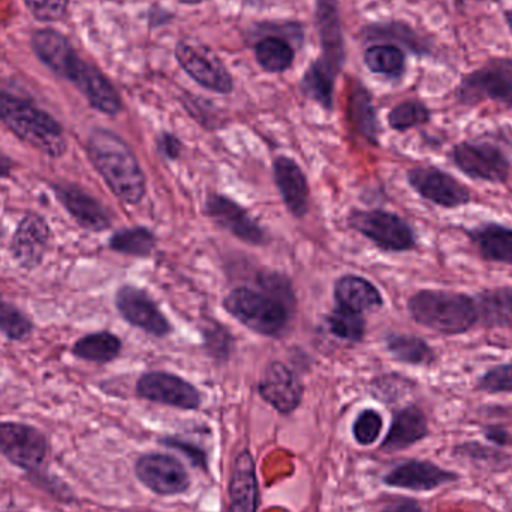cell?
<instances>
[{"instance_id":"cell-1","label":"cell","mask_w":512,"mask_h":512,"mask_svg":"<svg viewBox=\"0 0 512 512\" xmlns=\"http://www.w3.org/2000/svg\"><path fill=\"white\" fill-rule=\"evenodd\" d=\"M30 47L36 59L57 77L69 81L90 107L107 116L122 111V98L116 87L98 66L78 54L68 36L53 27H42L32 33Z\"/></svg>"},{"instance_id":"cell-2","label":"cell","mask_w":512,"mask_h":512,"mask_svg":"<svg viewBox=\"0 0 512 512\" xmlns=\"http://www.w3.org/2000/svg\"><path fill=\"white\" fill-rule=\"evenodd\" d=\"M87 153L93 167L120 200L138 204L146 194V177L128 144L108 129L90 134Z\"/></svg>"},{"instance_id":"cell-3","label":"cell","mask_w":512,"mask_h":512,"mask_svg":"<svg viewBox=\"0 0 512 512\" xmlns=\"http://www.w3.org/2000/svg\"><path fill=\"white\" fill-rule=\"evenodd\" d=\"M0 122L24 143L51 158H60L68 149L62 125L51 114L5 90H0Z\"/></svg>"},{"instance_id":"cell-4","label":"cell","mask_w":512,"mask_h":512,"mask_svg":"<svg viewBox=\"0 0 512 512\" xmlns=\"http://www.w3.org/2000/svg\"><path fill=\"white\" fill-rule=\"evenodd\" d=\"M412 319L445 336L468 333L478 324L474 297L444 289H421L408 301Z\"/></svg>"},{"instance_id":"cell-5","label":"cell","mask_w":512,"mask_h":512,"mask_svg":"<svg viewBox=\"0 0 512 512\" xmlns=\"http://www.w3.org/2000/svg\"><path fill=\"white\" fill-rule=\"evenodd\" d=\"M224 306L237 321L262 336H277L288 325V304L267 292L233 289L225 298Z\"/></svg>"},{"instance_id":"cell-6","label":"cell","mask_w":512,"mask_h":512,"mask_svg":"<svg viewBox=\"0 0 512 512\" xmlns=\"http://www.w3.org/2000/svg\"><path fill=\"white\" fill-rule=\"evenodd\" d=\"M456 99L466 107L486 101L512 107V57H492L460 81Z\"/></svg>"},{"instance_id":"cell-7","label":"cell","mask_w":512,"mask_h":512,"mask_svg":"<svg viewBox=\"0 0 512 512\" xmlns=\"http://www.w3.org/2000/svg\"><path fill=\"white\" fill-rule=\"evenodd\" d=\"M174 57L180 68L198 86L219 95H230L233 92L234 81L230 71L219 59L218 54L207 45L189 41V39H180L174 48Z\"/></svg>"},{"instance_id":"cell-8","label":"cell","mask_w":512,"mask_h":512,"mask_svg":"<svg viewBox=\"0 0 512 512\" xmlns=\"http://www.w3.org/2000/svg\"><path fill=\"white\" fill-rule=\"evenodd\" d=\"M457 170L477 182L504 185L510 180L512 164L507 153L487 141H463L451 150Z\"/></svg>"},{"instance_id":"cell-9","label":"cell","mask_w":512,"mask_h":512,"mask_svg":"<svg viewBox=\"0 0 512 512\" xmlns=\"http://www.w3.org/2000/svg\"><path fill=\"white\" fill-rule=\"evenodd\" d=\"M349 224L358 233L387 252H408L417 248V237L408 222L384 210H355Z\"/></svg>"},{"instance_id":"cell-10","label":"cell","mask_w":512,"mask_h":512,"mask_svg":"<svg viewBox=\"0 0 512 512\" xmlns=\"http://www.w3.org/2000/svg\"><path fill=\"white\" fill-rule=\"evenodd\" d=\"M315 27L321 42V56L313 60V63L337 78L346 63L345 33L339 0H316Z\"/></svg>"},{"instance_id":"cell-11","label":"cell","mask_w":512,"mask_h":512,"mask_svg":"<svg viewBox=\"0 0 512 512\" xmlns=\"http://www.w3.org/2000/svg\"><path fill=\"white\" fill-rule=\"evenodd\" d=\"M408 183L421 198L444 209H459L471 203V191L441 168H414L408 173Z\"/></svg>"},{"instance_id":"cell-12","label":"cell","mask_w":512,"mask_h":512,"mask_svg":"<svg viewBox=\"0 0 512 512\" xmlns=\"http://www.w3.org/2000/svg\"><path fill=\"white\" fill-rule=\"evenodd\" d=\"M47 438L35 427L0 423V454L24 471H35L47 457Z\"/></svg>"},{"instance_id":"cell-13","label":"cell","mask_w":512,"mask_h":512,"mask_svg":"<svg viewBox=\"0 0 512 512\" xmlns=\"http://www.w3.org/2000/svg\"><path fill=\"white\" fill-rule=\"evenodd\" d=\"M138 480L156 495H182L191 486V478L182 463L167 454H146L137 460Z\"/></svg>"},{"instance_id":"cell-14","label":"cell","mask_w":512,"mask_h":512,"mask_svg":"<svg viewBox=\"0 0 512 512\" xmlns=\"http://www.w3.org/2000/svg\"><path fill=\"white\" fill-rule=\"evenodd\" d=\"M137 393L141 399L186 411H194L201 405V396L197 388L171 373H146L137 382Z\"/></svg>"},{"instance_id":"cell-15","label":"cell","mask_w":512,"mask_h":512,"mask_svg":"<svg viewBox=\"0 0 512 512\" xmlns=\"http://www.w3.org/2000/svg\"><path fill=\"white\" fill-rule=\"evenodd\" d=\"M116 306L129 324L153 336H167L171 331L170 322L143 289L131 285L122 286L117 291Z\"/></svg>"},{"instance_id":"cell-16","label":"cell","mask_w":512,"mask_h":512,"mask_svg":"<svg viewBox=\"0 0 512 512\" xmlns=\"http://www.w3.org/2000/svg\"><path fill=\"white\" fill-rule=\"evenodd\" d=\"M259 396L280 414H291L303 400V385L289 367L271 363L265 367L258 384Z\"/></svg>"},{"instance_id":"cell-17","label":"cell","mask_w":512,"mask_h":512,"mask_svg":"<svg viewBox=\"0 0 512 512\" xmlns=\"http://www.w3.org/2000/svg\"><path fill=\"white\" fill-rule=\"evenodd\" d=\"M459 474L439 468L432 462L409 460L388 472L384 483L394 489L412 490V492H432L459 480Z\"/></svg>"},{"instance_id":"cell-18","label":"cell","mask_w":512,"mask_h":512,"mask_svg":"<svg viewBox=\"0 0 512 512\" xmlns=\"http://www.w3.org/2000/svg\"><path fill=\"white\" fill-rule=\"evenodd\" d=\"M50 239V228L44 218L35 213L24 216L12 237V256L21 267L33 270L41 264L47 254Z\"/></svg>"},{"instance_id":"cell-19","label":"cell","mask_w":512,"mask_h":512,"mask_svg":"<svg viewBox=\"0 0 512 512\" xmlns=\"http://www.w3.org/2000/svg\"><path fill=\"white\" fill-rule=\"evenodd\" d=\"M207 213L210 218L221 225L225 230L230 231L234 236L239 237L243 242L251 245H262L265 242L264 231L259 228L254 219L249 216L243 207L234 201L228 200L222 195H210L206 204Z\"/></svg>"},{"instance_id":"cell-20","label":"cell","mask_w":512,"mask_h":512,"mask_svg":"<svg viewBox=\"0 0 512 512\" xmlns=\"http://www.w3.org/2000/svg\"><path fill=\"white\" fill-rule=\"evenodd\" d=\"M53 189L57 200L65 206L81 227L96 233L110 228V215L92 195L74 185H54Z\"/></svg>"},{"instance_id":"cell-21","label":"cell","mask_w":512,"mask_h":512,"mask_svg":"<svg viewBox=\"0 0 512 512\" xmlns=\"http://www.w3.org/2000/svg\"><path fill=\"white\" fill-rule=\"evenodd\" d=\"M228 495L230 512H258V478L251 451H242L234 459Z\"/></svg>"},{"instance_id":"cell-22","label":"cell","mask_w":512,"mask_h":512,"mask_svg":"<svg viewBox=\"0 0 512 512\" xmlns=\"http://www.w3.org/2000/svg\"><path fill=\"white\" fill-rule=\"evenodd\" d=\"M274 182L289 212L303 218L309 207V186L297 162L286 156L277 158L274 161Z\"/></svg>"},{"instance_id":"cell-23","label":"cell","mask_w":512,"mask_h":512,"mask_svg":"<svg viewBox=\"0 0 512 512\" xmlns=\"http://www.w3.org/2000/svg\"><path fill=\"white\" fill-rule=\"evenodd\" d=\"M429 436V423L418 406H406L394 415L390 430L382 442L385 453H397L418 444Z\"/></svg>"},{"instance_id":"cell-24","label":"cell","mask_w":512,"mask_h":512,"mask_svg":"<svg viewBox=\"0 0 512 512\" xmlns=\"http://www.w3.org/2000/svg\"><path fill=\"white\" fill-rule=\"evenodd\" d=\"M481 258L498 264L512 265V228L496 222H484L466 230Z\"/></svg>"},{"instance_id":"cell-25","label":"cell","mask_w":512,"mask_h":512,"mask_svg":"<svg viewBox=\"0 0 512 512\" xmlns=\"http://www.w3.org/2000/svg\"><path fill=\"white\" fill-rule=\"evenodd\" d=\"M478 309V324L486 328H512V288L484 289L475 297Z\"/></svg>"},{"instance_id":"cell-26","label":"cell","mask_w":512,"mask_h":512,"mask_svg":"<svg viewBox=\"0 0 512 512\" xmlns=\"http://www.w3.org/2000/svg\"><path fill=\"white\" fill-rule=\"evenodd\" d=\"M334 298L340 307L358 313L379 309L384 303L378 288L360 276H345L337 280Z\"/></svg>"},{"instance_id":"cell-27","label":"cell","mask_w":512,"mask_h":512,"mask_svg":"<svg viewBox=\"0 0 512 512\" xmlns=\"http://www.w3.org/2000/svg\"><path fill=\"white\" fill-rule=\"evenodd\" d=\"M348 111L349 119L358 134L366 138L369 143L378 144V116H376L369 90L360 81H355L352 84L351 92H349Z\"/></svg>"},{"instance_id":"cell-28","label":"cell","mask_w":512,"mask_h":512,"mask_svg":"<svg viewBox=\"0 0 512 512\" xmlns=\"http://www.w3.org/2000/svg\"><path fill=\"white\" fill-rule=\"evenodd\" d=\"M254 53L256 63L268 74H282L294 65V47L282 36L268 35L259 39Z\"/></svg>"},{"instance_id":"cell-29","label":"cell","mask_w":512,"mask_h":512,"mask_svg":"<svg viewBox=\"0 0 512 512\" xmlns=\"http://www.w3.org/2000/svg\"><path fill=\"white\" fill-rule=\"evenodd\" d=\"M364 65L372 74L399 80L406 69V56L394 44H376L364 51Z\"/></svg>"},{"instance_id":"cell-30","label":"cell","mask_w":512,"mask_h":512,"mask_svg":"<svg viewBox=\"0 0 512 512\" xmlns=\"http://www.w3.org/2000/svg\"><path fill=\"white\" fill-rule=\"evenodd\" d=\"M385 343L390 354L400 363L411 366H430L435 363V351L421 337L412 334H390Z\"/></svg>"},{"instance_id":"cell-31","label":"cell","mask_w":512,"mask_h":512,"mask_svg":"<svg viewBox=\"0 0 512 512\" xmlns=\"http://www.w3.org/2000/svg\"><path fill=\"white\" fill-rule=\"evenodd\" d=\"M120 349H122V342L119 337L102 331V333L81 337L72 348V354L92 363H108L120 354Z\"/></svg>"},{"instance_id":"cell-32","label":"cell","mask_w":512,"mask_h":512,"mask_svg":"<svg viewBox=\"0 0 512 512\" xmlns=\"http://www.w3.org/2000/svg\"><path fill=\"white\" fill-rule=\"evenodd\" d=\"M336 77L328 74L324 69L319 68L315 63H310L309 68L304 72L301 78V90L304 96L318 102L325 110H333L334 86H336Z\"/></svg>"},{"instance_id":"cell-33","label":"cell","mask_w":512,"mask_h":512,"mask_svg":"<svg viewBox=\"0 0 512 512\" xmlns=\"http://www.w3.org/2000/svg\"><path fill=\"white\" fill-rule=\"evenodd\" d=\"M363 33H366L367 39H391V41L400 42L418 56L429 53V47L424 39L405 23L396 21V23L372 24L366 27Z\"/></svg>"},{"instance_id":"cell-34","label":"cell","mask_w":512,"mask_h":512,"mask_svg":"<svg viewBox=\"0 0 512 512\" xmlns=\"http://www.w3.org/2000/svg\"><path fill=\"white\" fill-rule=\"evenodd\" d=\"M156 246V237L147 228H128L117 231L110 239V248L120 254L149 256Z\"/></svg>"},{"instance_id":"cell-35","label":"cell","mask_w":512,"mask_h":512,"mask_svg":"<svg viewBox=\"0 0 512 512\" xmlns=\"http://www.w3.org/2000/svg\"><path fill=\"white\" fill-rule=\"evenodd\" d=\"M454 456L468 460L477 468L489 469V471H502L505 466L510 465V457L505 456L495 448L486 447L480 442H465L454 448Z\"/></svg>"},{"instance_id":"cell-36","label":"cell","mask_w":512,"mask_h":512,"mask_svg":"<svg viewBox=\"0 0 512 512\" xmlns=\"http://www.w3.org/2000/svg\"><path fill=\"white\" fill-rule=\"evenodd\" d=\"M328 327L334 336L349 342H360L366 331V321L363 316L354 310L337 307L327 318Z\"/></svg>"},{"instance_id":"cell-37","label":"cell","mask_w":512,"mask_h":512,"mask_svg":"<svg viewBox=\"0 0 512 512\" xmlns=\"http://www.w3.org/2000/svg\"><path fill=\"white\" fill-rule=\"evenodd\" d=\"M429 108L420 101H405L397 104L388 114V125L394 131H408L430 122Z\"/></svg>"},{"instance_id":"cell-38","label":"cell","mask_w":512,"mask_h":512,"mask_svg":"<svg viewBox=\"0 0 512 512\" xmlns=\"http://www.w3.org/2000/svg\"><path fill=\"white\" fill-rule=\"evenodd\" d=\"M32 322L14 304L0 298V331L11 340H23L32 333Z\"/></svg>"},{"instance_id":"cell-39","label":"cell","mask_w":512,"mask_h":512,"mask_svg":"<svg viewBox=\"0 0 512 512\" xmlns=\"http://www.w3.org/2000/svg\"><path fill=\"white\" fill-rule=\"evenodd\" d=\"M477 390L489 394L512 393V361L490 367L478 379Z\"/></svg>"},{"instance_id":"cell-40","label":"cell","mask_w":512,"mask_h":512,"mask_svg":"<svg viewBox=\"0 0 512 512\" xmlns=\"http://www.w3.org/2000/svg\"><path fill=\"white\" fill-rule=\"evenodd\" d=\"M23 3L35 20L56 23L68 14L71 0H23Z\"/></svg>"},{"instance_id":"cell-41","label":"cell","mask_w":512,"mask_h":512,"mask_svg":"<svg viewBox=\"0 0 512 512\" xmlns=\"http://www.w3.org/2000/svg\"><path fill=\"white\" fill-rule=\"evenodd\" d=\"M382 426H384V421H382L381 414L373 409H366L358 415L354 427H352L355 441L360 445H372L381 435Z\"/></svg>"},{"instance_id":"cell-42","label":"cell","mask_w":512,"mask_h":512,"mask_svg":"<svg viewBox=\"0 0 512 512\" xmlns=\"http://www.w3.org/2000/svg\"><path fill=\"white\" fill-rule=\"evenodd\" d=\"M161 442L165 447L177 448V450L185 453L186 456L194 462V465L206 469V454H204V451H201L200 448L194 447V445L188 444V442L177 441V439L173 438L162 439Z\"/></svg>"},{"instance_id":"cell-43","label":"cell","mask_w":512,"mask_h":512,"mask_svg":"<svg viewBox=\"0 0 512 512\" xmlns=\"http://www.w3.org/2000/svg\"><path fill=\"white\" fill-rule=\"evenodd\" d=\"M159 152L165 156V158L174 159L179 158L180 153H182V143H180L179 138L176 135L168 134V132H164V134L159 137L158 140Z\"/></svg>"},{"instance_id":"cell-44","label":"cell","mask_w":512,"mask_h":512,"mask_svg":"<svg viewBox=\"0 0 512 512\" xmlns=\"http://www.w3.org/2000/svg\"><path fill=\"white\" fill-rule=\"evenodd\" d=\"M149 27L150 29H159V27L167 26L174 20V14H171L168 9L162 8L159 5H153L149 9Z\"/></svg>"},{"instance_id":"cell-45","label":"cell","mask_w":512,"mask_h":512,"mask_svg":"<svg viewBox=\"0 0 512 512\" xmlns=\"http://www.w3.org/2000/svg\"><path fill=\"white\" fill-rule=\"evenodd\" d=\"M484 436L487 441L493 442V444L499 445V447H508L512 445V435L504 427L489 426L484 429Z\"/></svg>"},{"instance_id":"cell-46","label":"cell","mask_w":512,"mask_h":512,"mask_svg":"<svg viewBox=\"0 0 512 512\" xmlns=\"http://www.w3.org/2000/svg\"><path fill=\"white\" fill-rule=\"evenodd\" d=\"M382 512H423L421 511L420 505L415 501H403L399 504L391 505L387 510Z\"/></svg>"},{"instance_id":"cell-47","label":"cell","mask_w":512,"mask_h":512,"mask_svg":"<svg viewBox=\"0 0 512 512\" xmlns=\"http://www.w3.org/2000/svg\"><path fill=\"white\" fill-rule=\"evenodd\" d=\"M9 173H11V164L8 159L0 158V179L9 176Z\"/></svg>"},{"instance_id":"cell-48","label":"cell","mask_w":512,"mask_h":512,"mask_svg":"<svg viewBox=\"0 0 512 512\" xmlns=\"http://www.w3.org/2000/svg\"><path fill=\"white\" fill-rule=\"evenodd\" d=\"M177 2L182 3V5L186 6H195L201 5V3L209 2V0H177Z\"/></svg>"},{"instance_id":"cell-49","label":"cell","mask_w":512,"mask_h":512,"mask_svg":"<svg viewBox=\"0 0 512 512\" xmlns=\"http://www.w3.org/2000/svg\"><path fill=\"white\" fill-rule=\"evenodd\" d=\"M505 21H507L508 29H510L512 35V9H508L504 14Z\"/></svg>"},{"instance_id":"cell-50","label":"cell","mask_w":512,"mask_h":512,"mask_svg":"<svg viewBox=\"0 0 512 512\" xmlns=\"http://www.w3.org/2000/svg\"><path fill=\"white\" fill-rule=\"evenodd\" d=\"M480 2H498V0H480Z\"/></svg>"}]
</instances>
